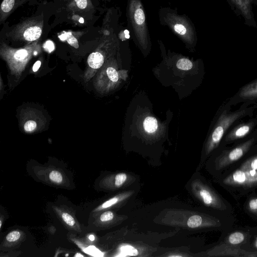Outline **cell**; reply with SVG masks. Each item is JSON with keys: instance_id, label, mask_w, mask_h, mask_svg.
I'll list each match as a JSON object with an SVG mask.
<instances>
[{"instance_id": "obj_1", "label": "cell", "mask_w": 257, "mask_h": 257, "mask_svg": "<svg viewBox=\"0 0 257 257\" xmlns=\"http://www.w3.org/2000/svg\"><path fill=\"white\" fill-rule=\"evenodd\" d=\"M231 106L224 103L218 110L206 144L205 152L207 155L218 149L232 126L245 117H252L257 106H247L242 103L238 109L233 111H231Z\"/></svg>"}, {"instance_id": "obj_2", "label": "cell", "mask_w": 257, "mask_h": 257, "mask_svg": "<svg viewBox=\"0 0 257 257\" xmlns=\"http://www.w3.org/2000/svg\"><path fill=\"white\" fill-rule=\"evenodd\" d=\"M217 177L219 184L236 199L257 189V171L230 167Z\"/></svg>"}, {"instance_id": "obj_3", "label": "cell", "mask_w": 257, "mask_h": 257, "mask_svg": "<svg viewBox=\"0 0 257 257\" xmlns=\"http://www.w3.org/2000/svg\"><path fill=\"white\" fill-rule=\"evenodd\" d=\"M160 24L167 27L172 32L186 44L192 46L197 41L194 24L185 14H179L177 9L161 7L158 11Z\"/></svg>"}, {"instance_id": "obj_4", "label": "cell", "mask_w": 257, "mask_h": 257, "mask_svg": "<svg viewBox=\"0 0 257 257\" xmlns=\"http://www.w3.org/2000/svg\"><path fill=\"white\" fill-rule=\"evenodd\" d=\"M126 18L132 38L142 48L147 49L151 43L150 36L141 0H127Z\"/></svg>"}, {"instance_id": "obj_5", "label": "cell", "mask_w": 257, "mask_h": 257, "mask_svg": "<svg viewBox=\"0 0 257 257\" xmlns=\"http://www.w3.org/2000/svg\"><path fill=\"white\" fill-rule=\"evenodd\" d=\"M257 144V127L247 138L233 144L216 150L214 169L217 176L240 161L251 148Z\"/></svg>"}, {"instance_id": "obj_6", "label": "cell", "mask_w": 257, "mask_h": 257, "mask_svg": "<svg viewBox=\"0 0 257 257\" xmlns=\"http://www.w3.org/2000/svg\"><path fill=\"white\" fill-rule=\"evenodd\" d=\"M241 120L231 126L225 135L218 149L234 144L245 139L249 136L256 128L257 116L254 117H251L245 121Z\"/></svg>"}, {"instance_id": "obj_7", "label": "cell", "mask_w": 257, "mask_h": 257, "mask_svg": "<svg viewBox=\"0 0 257 257\" xmlns=\"http://www.w3.org/2000/svg\"><path fill=\"white\" fill-rule=\"evenodd\" d=\"M242 103L247 106H257V78L239 88L225 103L230 106Z\"/></svg>"}, {"instance_id": "obj_8", "label": "cell", "mask_w": 257, "mask_h": 257, "mask_svg": "<svg viewBox=\"0 0 257 257\" xmlns=\"http://www.w3.org/2000/svg\"><path fill=\"white\" fill-rule=\"evenodd\" d=\"M233 12L243 18L245 25L257 28L252 6H257V0H227Z\"/></svg>"}, {"instance_id": "obj_9", "label": "cell", "mask_w": 257, "mask_h": 257, "mask_svg": "<svg viewBox=\"0 0 257 257\" xmlns=\"http://www.w3.org/2000/svg\"><path fill=\"white\" fill-rule=\"evenodd\" d=\"M250 237V229L234 230L227 234L223 243L228 245L240 247L246 250Z\"/></svg>"}, {"instance_id": "obj_10", "label": "cell", "mask_w": 257, "mask_h": 257, "mask_svg": "<svg viewBox=\"0 0 257 257\" xmlns=\"http://www.w3.org/2000/svg\"><path fill=\"white\" fill-rule=\"evenodd\" d=\"M231 167L243 170L257 171V144L251 148L240 161Z\"/></svg>"}, {"instance_id": "obj_11", "label": "cell", "mask_w": 257, "mask_h": 257, "mask_svg": "<svg viewBox=\"0 0 257 257\" xmlns=\"http://www.w3.org/2000/svg\"><path fill=\"white\" fill-rule=\"evenodd\" d=\"M87 62L90 67L93 69L99 68L104 63V57L99 52H93L89 55Z\"/></svg>"}, {"instance_id": "obj_12", "label": "cell", "mask_w": 257, "mask_h": 257, "mask_svg": "<svg viewBox=\"0 0 257 257\" xmlns=\"http://www.w3.org/2000/svg\"><path fill=\"white\" fill-rule=\"evenodd\" d=\"M245 209L252 217L257 219V196H253L251 193L247 198Z\"/></svg>"}, {"instance_id": "obj_13", "label": "cell", "mask_w": 257, "mask_h": 257, "mask_svg": "<svg viewBox=\"0 0 257 257\" xmlns=\"http://www.w3.org/2000/svg\"><path fill=\"white\" fill-rule=\"evenodd\" d=\"M42 33L41 29L37 26H33L27 29L24 33V37L27 40L32 41L38 39Z\"/></svg>"}, {"instance_id": "obj_14", "label": "cell", "mask_w": 257, "mask_h": 257, "mask_svg": "<svg viewBox=\"0 0 257 257\" xmlns=\"http://www.w3.org/2000/svg\"><path fill=\"white\" fill-rule=\"evenodd\" d=\"M145 130L149 133L155 132L158 128V122L156 118L152 116L146 117L143 122Z\"/></svg>"}, {"instance_id": "obj_15", "label": "cell", "mask_w": 257, "mask_h": 257, "mask_svg": "<svg viewBox=\"0 0 257 257\" xmlns=\"http://www.w3.org/2000/svg\"><path fill=\"white\" fill-rule=\"evenodd\" d=\"M127 197L126 195H121L113 197L103 203L101 205L99 206L95 211H100L107 208H109L114 204L118 203L119 201L125 199Z\"/></svg>"}, {"instance_id": "obj_16", "label": "cell", "mask_w": 257, "mask_h": 257, "mask_svg": "<svg viewBox=\"0 0 257 257\" xmlns=\"http://www.w3.org/2000/svg\"><path fill=\"white\" fill-rule=\"evenodd\" d=\"M203 222L202 217L198 215H194L190 216L187 222L188 227L194 228L201 226Z\"/></svg>"}, {"instance_id": "obj_17", "label": "cell", "mask_w": 257, "mask_h": 257, "mask_svg": "<svg viewBox=\"0 0 257 257\" xmlns=\"http://www.w3.org/2000/svg\"><path fill=\"white\" fill-rule=\"evenodd\" d=\"M178 68L183 70H188L192 68V63L187 58H181L177 62Z\"/></svg>"}, {"instance_id": "obj_18", "label": "cell", "mask_w": 257, "mask_h": 257, "mask_svg": "<svg viewBox=\"0 0 257 257\" xmlns=\"http://www.w3.org/2000/svg\"><path fill=\"white\" fill-rule=\"evenodd\" d=\"M28 56V52L26 50H18L14 54V61L16 62H24Z\"/></svg>"}, {"instance_id": "obj_19", "label": "cell", "mask_w": 257, "mask_h": 257, "mask_svg": "<svg viewBox=\"0 0 257 257\" xmlns=\"http://www.w3.org/2000/svg\"><path fill=\"white\" fill-rule=\"evenodd\" d=\"M49 177L51 181L57 184L61 183L63 181L62 174L57 171L54 170L51 172Z\"/></svg>"}, {"instance_id": "obj_20", "label": "cell", "mask_w": 257, "mask_h": 257, "mask_svg": "<svg viewBox=\"0 0 257 257\" xmlns=\"http://www.w3.org/2000/svg\"><path fill=\"white\" fill-rule=\"evenodd\" d=\"M106 74L108 78L111 81L115 82L118 80V73L114 68L111 67H108L106 69Z\"/></svg>"}, {"instance_id": "obj_21", "label": "cell", "mask_w": 257, "mask_h": 257, "mask_svg": "<svg viewBox=\"0 0 257 257\" xmlns=\"http://www.w3.org/2000/svg\"><path fill=\"white\" fill-rule=\"evenodd\" d=\"M127 179V175L124 173H120L115 177L114 184L116 187H119L124 183Z\"/></svg>"}, {"instance_id": "obj_22", "label": "cell", "mask_w": 257, "mask_h": 257, "mask_svg": "<svg viewBox=\"0 0 257 257\" xmlns=\"http://www.w3.org/2000/svg\"><path fill=\"white\" fill-rule=\"evenodd\" d=\"M15 0H4L2 3L1 8L4 12L8 13L13 9Z\"/></svg>"}, {"instance_id": "obj_23", "label": "cell", "mask_w": 257, "mask_h": 257, "mask_svg": "<svg viewBox=\"0 0 257 257\" xmlns=\"http://www.w3.org/2000/svg\"><path fill=\"white\" fill-rule=\"evenodd\" d=\"M66 34L67 36L66 41L68 44L75 48H78L79 47V45L77 40L70 32H66Z\"/></svg>"}, {"instance_id": "obj_24", "label": "cell", "mask_w": 257, "mask_h": 257, "mask_svg": "<svg viewBox=\"0 0 257 257\" xmlns=\"http://www.w3.org/2000/svg\"><path fill=\"white\" fill-rule=\"evenodd\" d=\"M61 216L63 221L67 224L70 226H73L75 224V221L74 218L69 213L64 212L62 213Z\"/></svg>"}, {"instance_id": "obj_25", "label": "cell", "mask_w": 257, "mask_h": 257, "mask_svg": "<svg viewBox=\"0 0 257 257\" xmlns=\"http://www.w3.org/2000/svg\"><path fill=\"white\" fill-rule=\"evenodd\" d=\"M21 236V233L18 231H13L10 232L6 236L8 241L13 242L18 240Z\"/></svg>"}, {"instance_id": "obj_26", "label": "cell", "mask_w": 257, "mask_h": 257, "mask_svg": "<svg viewBox=\"0 0 257 257\" xmlns=\"http://www.w3.org/2000/svg\"><path fill=\"white\" fill-rule=\"evenodd\" d=\"M37 127L36 121L32 120H28L24 125V129L27 132H31L34 131Z\"/></svg>"}, {"instance_id": "obj_27", "label": "cell", "mask_w": 257, "mask_h": 257, "mask_svg": "<svg viewBox=\"0 0 257 257\" xmlns=\"http://www.w3.org/2000/svg\"><path fill=\"white\" fill-rule=\"evenodd\" d=\"M113 213L109 211L103 212L100 217L102 222H106L112 220L113 218Z\"/></svg>"}, {"instance_id": "obj_28", "label": "cell", "mask_w": 257, "mask_h": 257, "mask_svg": "<svg viewBox=\"0 0 257 257\" xmlns=\"http://www.w3.org/2000/svg\"><path fill=\"white\" fill-rule=\"evenodd\" d=\"M43 47L49 53L52 52L55 49L54 43L50 40H48L45 42Z\"/></svg>"}, {"instance_id": "obj_29", "label": "cell", "mask_w": 257, "mask_h": 257, "mask_svg": "<svg viewBox=\"0 0 257 257\" xmlns=\"http://www.w3.org/2000/svg\"><path fill=\"white\" fill-rule=\"evenodd\" d=\"M77 7L81 9H85L87 5V0H75Z\"/></svg>"}, {"instance_id": "obj_30", "label": "cell", "mask_w": 257, "mask_h": 257, "mask_svg": "<svg viewBox=\"0 0 257 257\" xmlns=\"http://www.w3.org/2000/svg\"><path fill=\"white\" fill-rule=\"evenodd\" d=\"M41 64V62L40 61H37V62H36L33 67V71H34V72L37 71L40 68Z\"/></svg>"}, {"instance_id": "obj_31", "label": "cell", "mask_w": 257, "mask_h": 257, "mask_svg": "<svg viewBox=\"0 0 257 257\" xmlns=\"http://www.w3.org/2000/svg\"><path fill=\"white\" fill-rule=\"evenodd\" d=\"M59 38L62 41H65L66 40L67 36L66 32H65L64 34H61L60 36H59Z\"/></svg>"}, {"instance_id": "obj_32", "label": "cell", "mask_w": 257, "mask_h": 257, "mask_svg": "<svg viewBox=\"0 0 257 257\" xmlns=\"http://www.w3.org/2000/svg\"><path fill=\"white\" fill-rule=\"evenodd\" d=\"M89 238L90 240H93L94 239V237L93 235H90L89 236Z\"/></svg>"}, {"instance_id": "obj_33", "label": "cell", "mask_w": 257, "mask_h": 257, "mask_svg": "<svg viewBox=\"0 0 257 257\" xmlns=\"http://www.w3.org/2000/svg\"><path fill=\"white\" fill-rule=\"evenodd\" d=\"M79 22L80 23H84V19L82 18H80L79 20Z\"/></svg>"}, {"instance_id": "obj_34", "label": "cell", "mask_w": 257, "mask_h": 257, "mask_svg": "<svg viewBox=\"0 0 257 257\" xmlns=\"http://www.w3.org/2000/svg\"><path fill=\"white\" fill-rule=\"evenodd\" d=\"M78 255L83 256V255H81V254H76L75 256H78Z\"/></svg>"}, {"instance_id": "obj_35", "label": "cell", "mask_w": 257, "mask_h": 257, "mask_svg": "<svg viewBox=\"0 0 257 257\" xmlns=\"http://www.w3.org/2000/svg\"><path fill=\"white\" fill-rule=\"evenodd\" d=\"M1 226H2V221H1V226H0L1 227Z\"/></svg>"}]
</instances>
